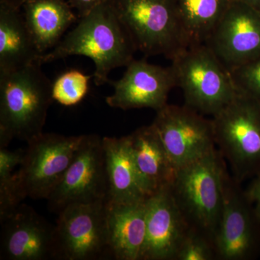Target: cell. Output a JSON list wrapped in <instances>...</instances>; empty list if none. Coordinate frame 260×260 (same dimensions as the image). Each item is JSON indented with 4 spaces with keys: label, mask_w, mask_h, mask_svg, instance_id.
<instances>
[{
    "label": "cell",
    "mask_w": 260,
    "mask_h": 260,
    "mask_svg": "<svg viewBox=\"0 0 260 260\" xmlns=\"http://www.w3.org/2000/svg\"><path fill=\"white\" fill-rule=\"evenodd\" d=\"M189 47L205 44L231 0H175Z\"/></svg>",
    "instance_id": "44dd1931"
},
{
    "label": "cell",
    "mask_w": 260,
    "mask_h": 260,
    "mask_svg": "<svg viewBox=\"0 0 260 260\" xmlns=\"http://www.w3.org/2000/svg\"><path fill=\"white\" fill-rule=\"evenodd\" d=\"M216 148L233 177L242 183L260 174V100L237 91L212 117Z\"/></svg>",
    "instance_id": "277c9868"
},
{
    "label": "cell",
    "mask_w": 260,
    "mask_h": 260,
    "mask_svg": "<svg viewBox=\"0 0 260 260\" xmlns=\"http://www.w3.org/2000/svg\"><path fill=\"white\" fill-rule=\"evenodd\" d=\"M129 138L133 161L146 196L170 187L178 169L153 124L138 128Z\"/></svg>",
    "instance_id": "2e32d148"
},
{
    "label": "cell",
    "mask_w": 260,
    "mask_h": 260,
    "mask_svg": "<svg viewBox=\"0 0 260 260\" xmlns=\"http://www.w3.org/2000/svg\"><path fill=\"white\" fill-rule=\"evenodd\" d=\"M229 70L260 56V11L231 2L205 43Z\"/></svg>",
    "instance_id": "7c38bea8"
},
{
    "label": "cell",
    "mask_w": 260,
    "mask_h": 260,
    "mask_svg": "<svg viewBox=\"0 0 260 260\" xmlns=\"http://www.w3.org/2000/svg\"><path fill=\"white\" fill-rule=\"evenodd\" d=\"M145 206L146 239L142 260H176L191 229L170 189L148 197Z\"/></svg>",
    "instance_id": "9a60e30c"
},
{
    "label": "cell",
    "mask_w": 260,
    "mask_h": 260,
    "mask_svg": "<svg viewBox=\"0 0 260 260\" xmlns=\"http://www.w3.org/2000/svg\"><path fill=\"white\" fill-rule=\"evenodd\" d=\"M171 67L184 104L203 115H216L237 95L230 72L206 44L186 48Z\"/></svg>",
    "instance_id": "5b68a950"
},
{
    "label": "cell",
    "mask_w": 260,
    "mask_h": 260,
    "mask_svg": "<svg viewBox=\"0 0 260 260\" xmlns=\"http://www.w3.org/2000/svg\"><path fill=\"white\" fill-rule=\"evenodd\" d=\"M133 40L116 11L114 0L99 5L79 18L78 25L68 32L54 49L43 54L41 62L85 56L95 65L94 83H109L112 70L126 67L136 51Z\"/></svg>",
    "instance_id": "6da1fadb"
},
{
    "label": "cell",
    "mask_w": 260,
    "mask_h": 260,
    "mask_svg": "<svg viewBox=\"0 0 260 260\" xmlns=\"http://www.w3.org/2000/svg\"><path fill=\"white\" fill-rule=\"evenodd\" d=\"M24 19L42 55L60 42L63 36L79 18L64 0H25Z\"/></svg>",
    "instance_id": "d6986e66"
},
{
    "label": "cell",
    "mask_w": 260,
    "mask_h": 260,
    "mask_svg": "<svg viewBox=\"0 0 260 260\" xmlns=\"http://www.w3.org/2000/svg\"><path fill=\"white\" fill-rule=\"evenodd\" d=\"M230 73L237 91L260 100V56L231 70Z\"/></svg>",
    "instance_id": "d4e9b609"
},
{
    "label": "cell",
    "mask_w": 260,
    "mask_h": 260,
    "mask_svg": "<svg viewBox=\"0 0 260 260\" xmlns=\"http://www.w3.org/2000/svg\"><path fill=\"white\" fill-rule=\"evenodd\" d=\"M25 150L0 148V220L14 211L23 201L15 169L23 162Z\"/></svg>",
    "instance_id": "7402d4cb"
},
{
    "label": "cell",
    "mask_w": 260,
    "mask_h": 260,
    "mask_svg": "<svg viewBox=\"0 0 260 260\" xmlns=\"http://www.w3.org/2000/svg\"><path fill=\"white\" fill-rule=\"evenodd\" d=\"M108 189L103 138L98 135H83L62 179L47 198L48 208L58 215L75 203L107 201Z\"/></svg>",
    "instance_id": "30bf717a"
},
{
    "label": "cell",
    "mask_w": 260,
    "mask_h": 260,
    "mask_svg": "<svg viewBox=\"0 0 260 260\" xmlns=\"http://www.w3.org/2000/svg\"><path fill=\"white\" fill-rule=\"evenodd\" d=\"M245 192L260 220V174L251 179Z\"/></svg>",
    "instance_id": "4316f807"
},
{
    "label": "cell",
    "mask_w": 260,
    "mask_h": 260,
    "mask_svg": "<svg viewBox=\"0 0 260 260\" xmlns=\"http://www.w3.org/2000/svg\"><path fill=\"white\" fill-rule=\"evenodd\" d=\"M242 184L228 167L223 208L214 239L217 260H253L260 255V220Z\"/></svg>",
    "instance_id": "ba28073f"
},
{
    "label": "cell",
    "mask_w": 260,
    "mask_h": 260,
    "mask_svg": "<svg viewBox=\"0 0 260 260\" xmlns=\"http://www.w3.org/2000/svg\"><path fill=\"white\" fill-rule=\"evenodd\" d=\"M42 56L21 8L0 3V74L41 62Z\"/></svg>",
    "instance_id": "ffe728a7"
},
{
    "label": "cell",
    "mask_w": 260,
    "mask_h": 260,
    "mask_svg": "<svg viewBox=\"0 0 260 260\" xmlns=\"http://www.w3.org/2000/svg\"><path fill=\"white\" fill-rule=\"evenodd\" d=\"M156 113L152 124L177 169L216 148L212 119L185 104H167Z\"/></svg>",
    "instance_id": "8fae6325"
},
{
    "label": "cell",
    "mask_w": 260,
    "mask_h": 260,
    "mask_svg": "<svg viewBox=\"0 0 260 260\" xmlns=\"http://www.w3.org/2000/svg\"><path fill=\"white\" fill-rule=\"evenodd\" d=\"M25 0H0V3L15 7L17 8H21Z\"/></svg>",
    "instance_id": "f1b7e54d"
},
{
    "label": "cell",
    "mask_w": 260,
    "mask_h": 260,
    "mask_svg": "<svg viewBox=\"0 0 260 260\" xmlns=\"http://www.w3.org/2000/svg\"><path fill=\"white\" fill-rule=\"evenodd\" d=\"M231 2L242 3L260 11V0H231Z\"/></svg>",
    "instance_id": "83f0119b"
},
{
    "label": "cell",
    "mask_w": 260,
    "mask_h": 260,
    "mask_svg": "<svg viewBox=\"0 0 260 260\" xmlns=\"http://www.w3.org/2000/svg\"><path fill=\"white\" fill-rule=\"evenodd\" d=\"M108 179L107 203L129 204L146 200L137 173L129 135L121 138L103 137Z\"/></svg>",
    "instance_id": "ac0fdd59"
},
{
    "label": "cell",
    "mask_w": 260,
    "mask_h": 260,
    "mask_svg": "<svg viewBox=\"0 0 260 260\" xmlns=\"http://www.w3.org/2000/svg\"><path fill=\"white\" fill-rule=\"evenodd\" d=\"M109 1L111 0H68L72 8L76 10L79 18L88 15L99 5Z\"/></svg>",
    "instance_id": "484cf974"
},
{
    "label": "cell",
    "mask_w": 260,
    "mask_h": 260,
    "mask_svg": "<svg viewBox=\"0 0 260 260\" xmlns=\"http://www.w3.org/2000/svg\"><path fill=\"white\" fill-rule=\"evenodd\" d=\"M126 68L120 79L109 80L114 89L106 99L109 107L124 111L147 108L158 112L167 105L169 93L177 87L172 67L134 59Z\"/></svg>",
    "instance_id": "5bb4252c"
},
{
    "label": "cell",
    "mask_w": 260,
    "mask_h": 260,
    "mask_svg": "<svg viewBox=\"0 0 260 260\" xmlns=\"http://www.w3.org/2000/svg\"><path fill=\"white\" fill-rule=\"evenodd\" d=\"M228 166L215 148L203 158L178 169L170 189L191 230L213 242L223 201Z\"/></svg>",
    "instance_id": "3957f363"
},
{
    "label": "cell",
    "mask_w": 260,
    "mask_h": 260,
    "mask_svg": "<svg viewBox=\"0 0 260 260\" xmlns=\"http://www.w3.org/2000/svg\"><path fill=\"white\" fill-rule=\"evenodd\" d=\"M176 260H217L215 245L208 238L190 230Z\"/></svg>",
    "instance_id": "cb8c5ba5"
},
{
    "label": "cell",
    "mask_w": 260,
    "mask_h": 260,
    "mask_svg": "<svg viewBox=\"0 0 260 260\" xmlns=\"http://www.w3.org/2000/svg\"><path fill=\"white\" fill-rule=\"evenodd\" d=\"M55 237L56 259L112 257L107 201L68 205L58 214Z\"/></svg>",
    "instance_id": "9c48e42d"
},
{
    "label": "cell",
    "mask_w": 260,
    "mask_h": 260,
    "mask_svg": "<svg viewBox=\"0 0 260 260\" xmlns=\"http://www.w3.org/2000/svg\"><path fill=\"white\" fill-rule=\"evenodd\" d=\"M92 77L78 70L64 72L52 83L53 99L64 107L77 105L86 96Z\"/></svg>",
    "instance_id": "603a6c76"
},
{
    "label": "cell",
    "mask_w": 260,
    "mask_h": 260,
    "mask_svg": "<svg viewBox=\"0 0 260 260\" xmlns=\"http://www.w3.org/2000/svg\"><path fill=\"white\" fill-rule=\"evenodd\" d=\"M137 51L172 61L189 47L175 0H114Z\"/></svg>",
    "instance_id": "8992f818"
},
{
    "label": "cell",
    "mask_w": 260,
    "mask_h": 260,
    "mask_svg": "<svg viewBox=\"0 0 260 260\" xmlns=\"http://www.w3.org/2000/svg\"><path fill=\"white\" fill-rule=\"evenodd\" d=\"M108 232L113 259L142 260L146 239L145 200L129 204L107 203Z\"/></svg>",
    "instance_id": "e0dca14e"
},
{
    "label": "cell",
    "mask_w": 260,
    "mask_h": 260,
    "mask_svg": "<svg viewBox=\"0 0 260 260\" xmlns=\"http://www.w3.org/2000/svg\"><path fill=\"white\" fill-rule=\"evenodd\" d=\"M0 223V259H56L55 226L31 207L20 203Z\"/></svg>",
    "instance_id": "4fadbf2b"
},
{
    "label": "cell",
    "mask_w": 260,
    "mask_h": 260,
    "mask_svg": "<svg viewBox=\"0 0 260 260\" xmlns=\"http://www.w3.org/2000/svg\"><path fill=\"white\" fill-rule=\"evenodd\" d=\"M35 62L0 74V148L15 138L28 142L42 134L54 102L52 82Z\"/></svg>",
    "instance_id": "7a4b0ae2"
},
{
    "label": "cell",
    "mask_w": 260,
    "mask_h": 260,
    "mask_svg": "<svg viewBox=\"0 0 260 260\" xmlns=\"http://www.w3.org/2000/svg\"><path fill=\"white\" fill-rule=\"evenodd\" d=\"M83 137L42 133L27 142L23 162L16 172L23 200H47L71 164Z\"/></svg>",
    "instance_id": "52a82bcc"
}]
</instances>
